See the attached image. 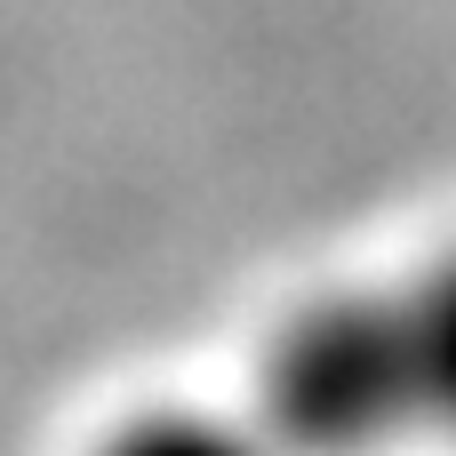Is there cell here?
<instances>
[{
  "mask_svg": "<svg viewBox=\"0 0 456 456\" xmlns=\"http://www.w3.org/2000/svg\"><path fill=\"white\" fill-rule=\"evenodd\" d=\"M401 297V329H409V377H417V417L456 425V256L425 265Z\"/></svg>",
  "mask_w": 456,
  "mask_h": 456,
  "instance_id": "cell-2",
  "label": "cell"
},
{
  "mask_svg": "<svg viewBox=\"0 0 456 456\" xmlns=\"http://www.w3.org/2000/svg\"><path fill=\"white\" fill-rule=\"evenodd\" d=\"M265 417L297 449H353L417 425L401 297H321L265 353Z\"/></svg>",
  "mask_w": 456,
  "mask_h": 456,
  "instance_id": "cell-1",
  "label": "cell"
}]
</instances>
